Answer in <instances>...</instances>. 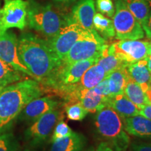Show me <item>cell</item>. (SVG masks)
Segmentation results:
<instances>
[{"label":"cell","mask_w":151,"mask_h":151,"mask_svg":"<svg viewBox=\"0 0 151 151\" xmlns=\"http://www.w3.org/2000/svg\"><path fill=\"white\" fill-rule=\"evenodd\" d=\"M95 14L94 0H81L73 8L70 18L84 29H94L93 18Z\"/></svg>","instance_id":"obj_15"},{"label":"cell","mask_w":151,"mask_h":151,"mask_svg":"<svg viewBox=\"0 0 151 151\" xmlns=\"http://www.w3.org/2000/svg\"><path fill=\"white\" fill-rule=\"evenodd\" d=\"M109 49L118 59L131 64L146 59L149 56V41L137 40H120L109 46Z\"/></svg>","instance_id":"obj_11"},{"label":"cell","mask_w":151,"mask_h":151,"mask_svg":"<svg viewBox=\"0 0 151 151\" xmlns=\"http://www.w3.org/2000/svg\"><path fill=\"white\" fill-rule=\"evenodd\" d=\"M113 19L116 37L118 40H137L144 38L142 26L127 8L123 0H116Z\"/></svg>","instance_id":"obj_7"},{"label":"cell","mask_w":151,"mask_h":151,"mask_svg":"<svg viewBox=\"0 0 151 151\" xmlns=\"http://www.w3.org/2000/svg\"><path fill=\"white\" fill-rule=\"evenodd\" d=\"M4 87H5V86H1V85H0V93H1V91H2V90L4 89Z\"/></svg>","instance_id":"obj_38"},{"label":"cell","mask_w":151,"mask_h":151,"mask_svg":"<svg viewBox=\"0 0 151 151\" xmlns=\"http://www.w3.org/2000/svg\"><path fill=\"white\" fill-rule=\"evenodd\" d=\"M99 58L81 60L71 64H62L40 83L44 92L46 90L63 98L73 84L80 80L83 73Z\"/></svg>","instance_id":"obj_4"},{"label":"cell","mask_w":151,"mask_h":151,"mask_svg":"<svg viewBox=\"0 0 151 151\" xmlns=\"http://www.w3.org/2000/svg\"><path fill=\"white\" fill-rule=\"evenodd\" d=\"M97 64L104 68L106 76L114 71L126 67L128 65L118 59L113 52H111L109 49V46L104 50L101 56L98 58Z\"/></svg>","instance_id":"obj_22"},{"label":"cell","mask_w":151,"mask_h":151,"mask_svg":"<svg viewBox=\"0 0 151 151\" xmlns=\"http://www.w3.org/2000/svg\"><path fill=\"white\" fill-rule=\"evenodd\" d=\"M93 90L97 94L102 95L105 97H111L110 90L109 86V79L108 77H106L103 81H101L99 84L94 87Z\"/></svg>","instance_id":"obj_30"},{"label":"cell","mask_w":151,"mask_h":151,"mask_svg":"<svg viewBox=\"0 0 151 151\" xmlns=\"http://www.w3.org/2000/svg\"><path fill=\"white\" fill-rule=\"evenodd\" d=\"M109 151H111V150H109Z\"/></svg>","instance_id":"obj_43"},{"label":"cell","mask_w":151,"mask_h":151,"mask_svg":"<svg viewBox=\"0 0 151 151\" xmlns=\"http://www.w3.org/2000/svg\"><path fill=\"white\" fill-rule=\"evenodd\" d=\"M27 1L4 0L1 9L0 31H6L11 28L22 30L27 25Z\"/></svg>","instance_id":"obj_10"},{"label":"cell","mask_w":151,"mask_h":151,"mask_svg":"<svg viewBox=\"0 0 151 151\" xmlns=\"http://www.w3.org/2000/svg\"><path fill=\"white\" fill-rule=\"evenodd\" d=\"M142 27L146 37L148 39H151V10L150 11V14L148 15L146 21L142 25Z\"/></svg>","instance_id":"obj_32"},{"label":"cell","mask_w":151,"mask_h":151,"mask_svg":"<svg viewBox=\"0 0 151 151\" xmlns=\"http://www.w3.org/2000/svg\"><path fill=\"white\" fill-rule=\"evenodd\" d=\"M96 132L101 142L111 151H126L130 139L124 130L123 120L111 107L106 106L94 117Z\"/></svg>","instance_id":"obj_3"},{"label":"cell","mask_w":151,"mask_h":151,"mask_svg":"<svg viewBox=\"0 0 151 151\" xmlns=\"http://www.w3.org/2000/svg\"><path fill=\"white\" fill-rule=\"evenodd\" d=\"M124 94L139 109H143L146 105L151 104L146 92L139 84L130 78L124 88Z\"/></svg>","instance_id":"obj_20"},{"label":"cell","mask_w":151,"mask_h":151,"mask_svg":"<svg viewBox=\"0 0 151 151\" xmlns=\"http://www.w3.org/2000/svg\"><path fill=\"white\" fill-rule=\"evenodd\" d=\"M96 4L98 11L101 14L113 18L115 14V6L112 0H97Z\"/></svg>","instance_id":"obj_29"},{"label":"cell","mask_w":151,"mask_h":151,"mask_svg":"<svg viewBox=\"0 0 151 151\" xmlns=\"http://www.w3.org/2000/svg\"><path fill=\"white\" fill-rule=\"evenodd\" d=\"M63 118L62 111L58 109L49 111L27 128L25 132L26 139L32 146L40 145L50 137L56 124Z\"/></svg>","instance_id":"obj_9"},{"label":"cell","mask_w":151,"mask_h":151,"mask_svg":"<svg viewBox=\"0 0 151 151\" xmlns=\"http://www.w3.org/2000/svg\"><path fill=\"white\" fill-rule=\"evenodd\" d=\"M0 58L11 68L32 77L20 61L18 50V38L12 32L0 31Z\"/></svg>","instance_id":"obj_12"},{"label":"cell","mask_w":151,"mask_h":151,"mask_svg":"<svg viewBox=\"0 0 151 151\" xmlns=\"http://www.w3.org/2000/svg\"><path fill=\"white\" fill-rule=\"evenodd\" d=\"M65 110L68 119L74 121H81L89 113L80 104H73L65 106Z\"/></svg>","instance_id":"obj_26"},{"label":"cell","mask_w":151,"mask_h":151,"mask_svg":"<svg viewBox=\"0 0 151 151\" xmlns=\"http://www.w3.org/2000/svg\"><path fill=\"white\" fill-rule=\"evenodd\" d=\"M108 46L105 39L95 29L88 30L73 44L62 63L67 65L81 60L99 58Z\"/></svg>","instance_id":"obj_6"},{"label":"cell","mask_w":151,"mask_h":151,"mask_svg":"<svg viewBox=\"0 0 151 151\" xmlns=\"http://www.w3.org/2000/svg\"><path fill=\"white\" fill-rule=\"evenodd\" d=\"M151 55V41H149V55Z\"/></svg>","instance_id":"obj_36"},{"label":"cell","mask_w":151,"mask_h":151,"mask_svg":"<svg viewBox=\"0 0 151 151\" xmlns=\"http://www.w3.org/2000/svg\"><path fill=\"white\" fill-rule=\"evenodd\" d=\"M53 134L52 136V141L59 140L62 138H65L71 134L73 131L69 126L63 120H60L56 124L54 128Z\"/></svg>","instance_id":"obj_27"},{"label":"cell","mask_w":151,"mask_h":151,"mask_svg":"<svg viewBox=\"0 0 151 151\" xmlns=\"http://www.w3.org/2000/svg\"><path fill=\"white\" fill-rule=\"evenodd\" d=\"M44 92L40 83L31 79L5 86L0 93V134L10 129L28 103Z\"/></svg>","instance_id":"obj_2"},{"label":"cell","mask_w":151,"mask_h":151,"mask_svg":"<svg viewBox=\"0 0 151 151\" xmlns=\"http://www.w3.org/2000/svg\"><path fill=\"white\" fill-rule=\"evenodd\" d=\"M147 66H148V70L151 73V55H149L147 58Z\"/></svg>","instance_id":"obj_35"},{"label":"cell","mask_w":151,"mask_h":151,"mask_svg":"<svg viewBox=\"0 0 151 151\" xmlns=\"http://www.w3.org/2000/svg\"><path fill=\"white\" fill-rule=\"evenodd\" d=\"M0 20H1V8H0Z\"/></svg>","instance_id":"obj_40"},{"label":"cell","mask_w":151,"mask_h":151,"mask_svg":"<svg viewBox=\"0 0 151 151\" xmlns=\"http://www.w3.org/2000/svg\"><path fill=\"white\" fill-rule=\"evenodd\" d=\"M16 151H32V150H29V149H24V150H18V149H17V150H16Z\"/></svg>","instance_id":"obj_37"},{"label":"cell","mask_w":151,"mask_h":151,"mask_svg":"<svg viewBox=\"0 0 151 151\" xmlns=\"http://www.w3.org/2000/svg\"><path fill=\"white\" fill-rule=\"evenodd\" d=\"M150 90H151V86H150Z\"/></svg>","instance_id":"obj_42"},{"label":"cell","mask_w":151,"mask_h":151,"mask_svg":"<svg viewBox=\"0 0 151 151\" xmlns=\"http://www.w3.org/2000/svg\"><path fill=\"white\" fill-rule=\"evenodd\" d=\"M128 134L143 139H151V120L139 114L123 119Z\"/></svg>","instance_id":"obj_16"},{"label":"cell","mask_w":151,"mask_h":151,"mask_svg":"<svg viewBox=\"0 0 151 151\" xmlns=\"http://www.w3.org/2000/svg\"><path fill=\"white\" fill-rule=\"evenodd\" d=\"M139 114L151 120V104L146 105L139 110Z\"/></svg>","instance_id":"obj_33"},{"label":"cell","mask_w":151,"mask_h":151,"mask_svg":"<svg viewBox=\"0 0 151 151\" xmlns=\"http://www.w3.org/2000/svg\"><path fill=\"white\" fill-rule=\"evenodd\" d=\"M88 30L90 29H84L70 20L54 37L50 38L47 41L52 51L62 61L73 44Z\"/></svg>","instance_id":"obj_8"},{"label":"cell","mask_w":151,"mask_h":151,"mask_svg":"<svg viewBox=\"0 0 151 151\" xmlns=\"http://www.w3.org/2000/svg\"><path fill=\"white\" fill-rule=\"evenodd\" d=\"M18 55L20 61L32 75V78L41 83L62 65L57 56L43 40L32 33H24L18 39Z\"/></svg>","instance_id":"obj_1"},{"label":"cell","mask_w":151,"mask_h":151,"mask_svg":"<svg viewBox=\"0 0 151 151\" xmlns=\"http://www.w3.org/2000/svg\"><path fill=\"white\" fill-rule=\"evenodd\" d=\"M131 151H151V143L134 142L131 144Z\"/></svg>","instance_id":"obj_31"},{"label":"cell","mask_w":151,"mask_h":151,"mask_svg":"<svg viewBox=\"0 0 151 151\" xmlns=\"http://www.w3.org/2000/svg\"><path fill=\"white\" fill-rule=\"evenodd\" d=\"M126 67L114 71L107 76L109 79V90L111 97L124 93V89L126 84L129 80V75L126 70Z\"/></svg>","instance_id":"obj_21"},{"label":"cell","mask_w":151,"mask_h":151,"mask_svg":"<svg viewBox=\"0 0 151 151\" xmlns=\"http://www.w3.org/2000/svg\"><path fill=\"white\" fill-rule=\"evenodd\" d=\"M147 1H148V2L149 3V4H150V7H151V0H147Z\"/></svg>","instance_id":"obj_39"},{"label":"cell","mask_w":151,"mask_h":151,"mask_svg":"<svg viewBox=\"0 0 151 151\" xmlns=\"http://www.w3.org/2000/svg\"><path fill=\"white\" fill-rule=\"evenodd\" d=\"M106 76L104 68L95 63L87 69L83 73L80 80L76 83L73 84L68 90L67 93L65 94L63 99L67 95L73 92L82 91L84 90H89L93 88L103 81Z\"/></svg>","instance_id":"obj_14"},{"label":"cell","mask_w":151,"mask_h":151,"mask_svg":"<svg viewBox=\"0 0 151 151\" xmlns=\"http://www.w3.org/2000/svg\"><path fill=\"white\" fill-rule=\"evenodd\" d=\"M86 144L83 134L73 132L68 137L52 141L50 151H81Z\"/></svg>","instance_id":"obj_19"},{"label":"cell","mask_w":151,"mask_h":151,"mask_svg":"<svg viewBox=\"0 0 151 151\" xmlns=\"http://www.w3.org/2000/svg\"><path fill=\"white\" fill-rule=\"evenodd\" d=\"M111 150L108 147L106 146L105 143H104L101 142L100 144L98 146V147L97 148L95 149H90L89 150H87V151H109Z\"/></svg>","instance_id":"obj_34"},{"label":"cell","mask_w":151,"mask_h":151,"mask_svg":"<svg viewBox=\"0 0 151 151\" xmlns=\"http://www.w3.org/2000/svg\"><path fill=\"white\" fill-rule=\"evenodd\" d=\"M17 144L11 133L0 134V151H16Z\"/></svg>","instance_id":"obj_28"},{"label":"cell","mask_w":151,"mask_h":151,"mask_svg":"<svg viewBox=\"0 0 151 151\" xmlns=\"http://www.w3.org/2000/svg\"><path fill=\"white\" fill-rule=\"evenodd\" d=\"M127 8L141 26L145 23L151 7L147 0H123Z\"/></svg>","instance_id":"obj_23"},{"label":"cell","mask_w":151,"mask_h":151,"mask_svg":"<svg viewBox=\"0 0 151 151\" xmlns=\"http://www.w3.org/2000/svg\"><path fill=\"white\" fill-rule=\"evenodd\" d=\"M20 72L15 70L0 58V85L6 86L22 78Z\"/></svg>","instance_id":"obj_25"},{"label":"cell","mask_w":151,"mask_h":151,"mask_svg":"<svg viewBox=\"0 0 151 151\" xmlns=\"http://www.w3.org/2000/svg\"><path fill=\"white\" fill-rule=\"evenodd\" d=\"M126 70L129 78L139 84L145 92L150 89L151 73L147 66V58L128 64L126 67Z\"/></svg>","instance_id":"obj_17"},{"label":"cell","mask_w":151,"mask_h":151,"mask_svg":"<svg viewBox=\"0 0 151 151\" xmlns=\"http://www.w3.org/2000/svg\"><path fill=\"white\" fill-rule=\"evenodd\" d=\"M107 106L113 109L121 117L122 120L139 115L140 110L124 93L109 97L107 101Z\"/></svg>","instance_id":"obj_18"},{"label":"cell","mask_w":151,"mask_h":151,"mask_svg":"<svg viewBox=\"0 0 151 151\" xmlns=\"http://www.w3.org/2000/svg\"><path fill=\"white\" fill-rule=\"evenodd\" d=\"M94 29L104 39H111L116 36L113 20L101 14L96 13L93 18Z\"/></svg>","instance_id":"obj_24"},{"label":"cell","mask_w":151,"mask_h":151,"mask_svg":"<svg viewBox=\"0 0 151 151\" xmlns=\"http://www.w3.org/2000/svg\"><path fill=\"white\" fill-rule=\"evenodd\" d=\"M70 20V17H62L50 4L27 0V24L48 39L54 37Z\"/></svg>","instance_id":"obj_5"},{"label":"cell","mask_w":151,"mask_h":151,"mask_svg":"<svg viewBox=\"0 0 151 151\" xmlns=\"http://www.w3.org/2000/svg\"><path fill=\"white\" fill-rule=\"evenodd\" d=\"M57 1H67V0H57Z\"/></svg>","instance_id":"obj_41"},{"label":"cell","mask_w":151,"mask_h":151,"mask_svg":"<svg viewBox=\"0 0 151 151\" xmlns=\"http://www.w3.org/2000/svg\"><path fill=\"white\" fill-rule=\"evenodd\" d=\"M59 106L60 101L52 97H39L28 103L18 118L22 121L34 122L49 111L58 109Z\"/></svg>","instance_id":"obj_13"}]
</instances>
